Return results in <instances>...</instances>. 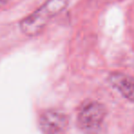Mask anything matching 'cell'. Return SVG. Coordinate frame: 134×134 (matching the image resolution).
<instances>
[{"instance_id": "6da1fadb", "label": "cell", "mask_w": 134, "mask_h": 134, "mask_svg": "<svg viewBox=\"0 0 134 134\" xmlns=\"http://www.w3.org/2000/svg\"><path fill=\"white\" fill-rule=\"evenodd\" d=\"M68 5V0H47L36 11L20 21L19 28L25 35L36 36L42 31L48 22L60 14Z\"/></svg>"}, {"instance_id": "7a4b0ae2", "label": "cell", "mask_w": 134, "mask_h": 134, "mask_svg": "<svg viewBox=\"0 0 134 134\" xmlns=\"http://www.w3.org/2000/svg\"><path fill=\"white\" fill-rule=\"evenodd\" d=\"M107 116L106 108L97 101L83 105L77 115L78 128L86 134H97L103 126Z\"/></svg>"}, {"instance_id": "3957f363", "label": "cell", "mask_w": 134, "mask_h": 134, "mask_svg": "<svg viewBox=\"0 0 134 134\" xmlns=\"http://www.w3.org/2000/svg\"><path fill=\"white\" fill-rule=\"evenodd\" d=\"M69 127V117L58 109L44 111L39 119V128L42 134H65Z\"/></svg>"}, {"instance_id": "277c9868", "label": "cell", "mask_w": 134, "mask_h": 134, "mask_svg": "<svg viewBox=\"0 0 134 134\" xmlns=\"http://www.w3.org/2000/svg\"><path fill=\"white\" fill-rule=\"evenodd\" d=\"M110 85L117 89L125 98L134 102V77L115 72L108 76Z\"/></svg>"}, {"instance_id": "5b68a950", "label": "cell", "mask_w": 134, "mask_h": 134, "mask_svg": "<svg viewBox=\"0 0 134 134\" xmlns=\"http://www.w3.org/2000/svg\"><path fill=\"white\" fill-rule=\"evenodd\" d=\"M9 0H0V8H3Z\"/></svg>"}]
</instances>
